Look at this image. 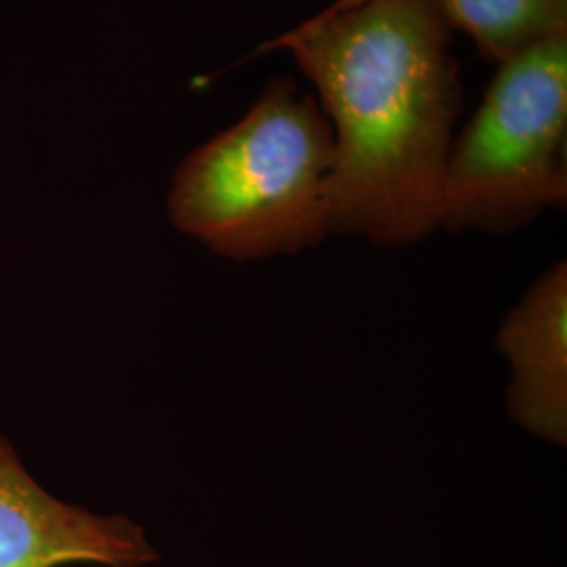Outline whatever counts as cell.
Returning a JSON list of instances; mask_svg holds the SVG:
<instances>
[{
    "mask_svg": "<svg viewBox=\"0 0 567 567\" xmlns=\"http://www.w3.org/2000/svg\"><path fill=\"white\" fill-rule=\"evenodd\" d=\"M511 365L507 410L536 440L567 444V265H553L508 311L496 339Z\"/></svg>",
    "mask_w": 567,
    "mask_h": 567,
    "instance_id": "cell-5",
    "label": "cell"
},
{
    "mask_svg": "<svg viewBox=\"0 0 567 567\" xmlns=\"http://www.w3.org/2000/svg\"><path fill=\"white\" fill-rule=\"evenodd\" d=\"M452 30H461L494 63L567 32V0H431Z\"/></svg>",
    "mask_w": 567,
    "mask_h": 567,
    "instance_id": "cell-6",
    "label": "cell"
},
{
    "mask_svg": "<svg viewBox=\"0 0 567 567\" xmlns=\"http://www.w3.org/2000/svg\"><path fill=\"white\" fill-rule=\"evenodd\" d=\"M450 32L431 0H360L280 41L318 89L332 126L330 234L405 246L440 227L444 168L463 107Z\"/></svg>",
    "mask_w": 567,
    "mask_h": 567,
    "instance_id": "cell-1",
    "label": "cell"
},
{
    "mask_svg": "<svg viewBox=\"0 0 567 567\" xmlns=\"http://www.w3.org/2000/svg\"><path fill=\"white\" fill-rule=\"evenodd\" d=\"M332 161L334 135L320 103L276 79L243 121L183 158L168 219L231 261L297 255L330 234Z\"/></svg>",
    "mask_w": 567,
    "mask_h": 567,
    "instance_id": "cell-2",
    "label": "cell"
},
{
    "mask_svg": "<svg viewBox=\"0 0 567 567\" xmlns=\"http://www.w3.org/2000/svg\"><path fill=\"white\" fill-rule=\"evenodd\" d=\"M447 152L440 225L507 236L567 203V32L496 63Z\"/></svg>",
    "mask_w": 567,
    "mask_h": 567,
    "instance_id": "cell-3",
    "label": "cell"
},
{
    "mask_svg": "<svg viewBox=\"0 0 567 567\" xmlns=\"http://www.w3.org/2000/svg\"><path fill=\"white\" fill-rule=\"evenodd\" d=\"M161 561L126 515H100L42 487L0 433V567H147Z\"/></svg>",
    "mask_w": 567,
    "mask_h": 567,
    "instance_id": "cell-4",
    "label": "cell"
}]
</instances>
